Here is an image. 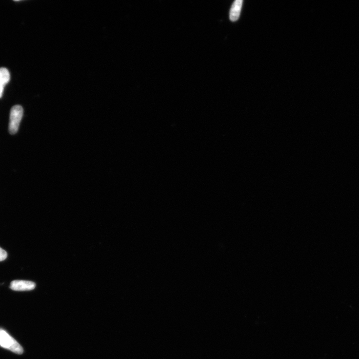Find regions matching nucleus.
I'll return each instance as SVG.
<instances>
[{"label": "nucleus", "mask_w": 359, "mask_h": 359, "mask_svg": "<svg viewBox=\"0 0 359 359\" xmlns=\"http://www.w3.org/2000/svg\"><path fill=\"white\" fill-rule=\"evenodd\" d=\"M243 1L242 0H236L231 8L230 12V19L231 21H237L240 16Z\"/></svg>", "instance_id": "nucleus-5"}, {"label": "nucleus", "mask_w": 359, "mask_h": 359, "mask_svg": "<svg viewBox=\"0 0 359 359\" xmlns=\"http://www.w3.org/2000/svg\"><path fill=\"white\" fill-rule=\"evenodd\" d=\"M23 116V109L20 105L13 106L10 111L9 131L11 134H16L19 129Z\"/></svg>", "instance_id": "nucleus-2"}, {"label": "nucleus", "mask_w": 359, "mask_h": 359, "mask_svg": "<svg viewBox=\"0 0 359 359\" xmlns=\"http://www.w3.org/2000/svg\"><path fill=\"white\" fill-rule=\"evenodd\" d=\"M10 79V75L9 71L5 67L0 68V99L3 96L4 87L9 82Z\"/></svg>", "instance_id": "nucleus-4"}, {"label": "nucleus", "mask_w": 359, "mask_h": 359, "mask_svg": "<svg viewBox=\"0 0 359 359\" xmlns=\"http://www.w3.org/2000/svg\"><path fill=\"white\" fill-rule=\"evenodd\" d=\"M10 287L14 291H29L35 288L36 284L30 281L16 280L11 282Z\"/></svg>", "instance_id": "nucleus-3"}, {"label": "nucleus", "mask_w": 359, "mask_h": 359, "mask_svg": "<svg viewBox=\"0 0 359 359\" xmlns=\"http://www.w3.org/2000/svg\"><path fill=\"white\" fill-rule=\"evenodd\" d=\"M0 346L17 354H22L24 352L20 344L2 329H0Z\"/></svg>", "instance_id": "nucleus-1"}, {"label": "nucleus", "mask_w": 359, "mask_h": 359, "mask_svg": "<svg viewBox=\"0 0 359 359\" xmlns=\"http://www.w3.org/2000/svg\"><path fill=\"white\" fill-rule=\"evenodd\" d=\"M7 256L8 255L7 252L2 248H0V261L5 260L7 258Z\"/></svg>", "instance_id": "nucleus-6"}]
</instances>
